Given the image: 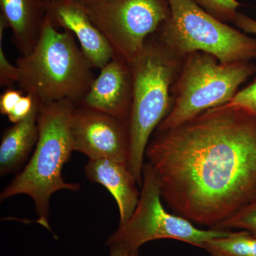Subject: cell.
<instances>
[{"mask_svg":"<svg viewBox=\"0 0 256 256\" xmlns=\"http://www.w3.org/2000/svg\"><path fill=\"white\" fill-rule=\"evenodd\" d=\"M146 158L174 214L214 228L256 192V116L227 102L156 129Z\"/></svg>","mask_w":256,"mask_h":256,"instance_id":"1","label":"cell"},{"mask_svg":"<svg viewBox=\"0 0 256 256\" xmlns=\"http://www.w3.org/2000/svg\"><path fill=\"white\" fill-rule=\"evenodd\" d=\"M184 60L170 50L156 32L129 62L133 92L128 165L140 188L146 146L171 110L173 86Z\"/></svg>","mask_w":256,"mask_h":256,"instance_id":"2","label":"cell"},{"mask_svg":"<svg viewBox=\"0 0 256 256\" xmlns=\"http://www.w3.org/2000/svg\"><path fill=\"white\" fill-rule=\"evenodd\" d=\"M76 106L69 100L40 104L38 138L33 156L0 195L1 202L18 194L31 197L38 216L37 223L50 230V196L60 190L80 188L78 184L66 182L62 174L74 151L72 117Z\"/></svg>","mask_w":256,"mask_h":256,"instance_id":"3","label":"cell"},{"mask_svg":"<svg viewBox=\"0 0 256 256\" xmlns=\"http://www.w3.org/2000/svg\"><path fill=\"white\" fill-rule=\"evenodd\" d=\"M18 84L40 104L62 100L82 102L95 77L92 64L70 32H60L46 18L35 48L16 60Z\"/></svg>","mask_w":256,"mask_h":256,"instance_id":"4","label":"cell"},{"mask_svg":"<svg viewBox=\"0 0 256 256\" xmlns=\"http://www.w3.org/2000/svg\"><path fill=\"white\" fill-rule=\"evenodd\" d=\"M256 72L250 62L222 64L206 52L190 54L173 86L171 110L156 129L176 127L204 111L230 102L239 86Z\"/></svg>","mask_w":256,"mask_h":256,"instance_id":"5","label":"cell"},{"mask_svg":"<svg viewBox=\"0 0 256 256\" xmlns=\"http://www.w3.org/2000/svg\"><path fill=\"white\" fill-rule=\"evenodd\" d=\"M170 16L156 33L181 58L195 52L222 64L256 60V38L212 16L193 0H168Z\"/></svg>","mask_w":256,"mask_h":256,"instance_id":"6","label":"cell"},{"mask_svg":"<svg viewBox=\"0 0 256 256\" xmlns=\"http://www.w3.org/2000/svg\"><path fill=\"white\" fill-rule=\"evenodd\" d=\"M140 194L130 218L107 239V246H117L139 255L140 248L159 239L180 240L203 248L213 238L228 236L233 230L197 228L191 222L170 214L162 203L161 192L150 165L144 163Z\"/></svg>","mask_w":256,"mask_h":256,"instance_id":"7","label":"cell"},{"mask_svg":"<svg viewBox=\"0 0 256 256\" xmlns=\"http://www.w3.org/2000/svg\"><path fill=\"white\" fill-rule=\"evenodd\" d=\"M79 2L108 42L114 56L128 63L141 50L146 38L156 33L170 16L168 0Z\"/></svg>","mask_w":256,"mask_h":256,"instance_id":"8","label":"cell"},{"mask_svg":"<svg viewBox=\"0 0 256 256\" xmlns=\"http://www.w3.org/2000/svg\"><path fill=\"white\" fill-rule=\"evenodd\" d=\"M74 151L89 160L108 159L127 163L129 124L99 111L76 106L72 117Z\"/></svg>","mask_w":256,"mask_h":256,"instance_id":"9","label":"cell"},{"mask_svg":"<svg viewBox=\"0 0 256 256\" xmlns=\"http://www.w3.org/2000/svg\"><path fill=\"white\" fill-rule=\"evenodd\" d=\"M133 82L129 63L114 56L100 68L78 106L104 112L129 124Z\"/></svg>","mask_w":256,"mask_h":256,"instance_id":"10","label":"cell"},{"mask_svg":"<svg viewBox=\"0 0 256 256\" xmlns=\"http://www.w3.org/2000/svg\"><path fill=\"white\" fill-rule=\"evenodd\" d=\"M46 16L57 28L73 34L94 68H101L114 54L108 42L77 0H45Z\"/></svg>","mask_w":256,"mask_h":256,"instance_id":"11","label":"cell"},{"mask_svg":"<svg viewBox=\"0 0 256 256\" xmlns=\"http://www.w3.org/2000/svg\"><path fill=\"white\" fill-rule=\"evenodd\" d=\"M85 172L90 181L100 184L114 196L118 207L120 224L127 222L136 210L140 194L127 163L108 159L89 160Z\"/></svg>","mask_w":256,"mask_h":256,"instance_id":"12","label":"cell"},{"mask_svg":"<svg viewBox=\"0 0 256 256\" xmlns=\"http://www.w3.org/2000/svg\"><path fill=\"white\" fill-rule=\"evenodd\" d=\"M0 9L15 46L21 56L28 54L36 46L46 20L45 0H0Z\"/></svg>","mask_w":256,"mask_h":256,"instance_id":"13","label":"cell"},{"mask_svg":"<svg viewBox=\"0 0 256 256\" xmlns=\"http://www.w3.org/2000/svg\"><path fill=\"white\" fill-rule=\"evenodd\" d=\"M40 104L26 119L14 124L3 134L0 144V174L2 176L18 169L28 158L38 138V117Z\"/></svg>","mask_w":256,"mask_h":256,"instance_id":"14","label":"cell"},{"mask_svg":"<svg viewBox=\"0 0 256 256\" xmlns=\"http://www.w3.org/2000/svg\"><path fill=\"white\" fill-rule=\"evenodd\" d=\"M203 248L212 256H256V236L246 230L232 232L208 240Z\"/></svg>","mask_w":256,"mask_h":256,"instance_id":"15","label":"cell"},{"mask_svg":"<svg viewBox=\"0 0 256 256\" xmlns=\"http://www.w3.org/2000/svg\"><path fill=\"white\" fill-rule=\"evenodd\" d=\"M220 230H246L256 236V200L247 204L236 213L218 224L215 228Z\"/></svg>","mask_w":256,"mask_h":256,"instance_id":"16","label":"cell"},{"mask_svg":"<svg viewBox=\"0 0 256 256\" xmlns=\"http://www.w3.org/2000/svg\"><path fill=\"white\" fill-rule=\"evenodd\" d=\"M212 16L224 22H235L240 6L237 0H193Z\"/></svg>","mask_w":256,"mask_h":256,"instance_id":"17","label":"cell"},{"mask_svg":"<svg viewBox=\"0 0 256 256\" xmlns=\"http://www.w3.org/2000/svg\"><path fill=\"white\" fill-rule=\"evenodd\" d=\"M8 24L2 16H0V86L1 87L12 86L18 84L20 79V70L18 66L10 63L6 58L2 48V36Z\"/></svg>","mask_w":256,"mask_h":256,"instance_id":"18","label":"cell"},{"mask_svg":"<svg viewBox=\"0 0 256 256\" xmlns=\"http://www.w3.org/2000/svg\"><path fill=\"white\" fill-rule=\"evenodd\" d=\"M229 102L244 108L256 116V80L237 92Z\"/></svg>","mask_w":256,"mask_h":256,"instance_id":"19","label":"cell"},{"mask_svg":"<svg viewBox=\"0 0 256 256\" xmlns=\"http://www.w3.org/2000/svg\"><path fill=\"white\" fill-rule=\"evenodd\" d=\"M34 104V98L30 94H24L18 101L13 110L8 114V119L14 124L21 122L31 114Z\"/></svg>","mask_w":256,"mask_h":256,"instance_id":"20","label":"cell"},{"mask_svg":"<svg viewBox=\"0 0 256 256\" xmlns=\"http://www.w3.org/2000/svg\"><path fill=\"white\" fill-rule=\"evenodd\" d=\"M24 95L22 90H16L12 88H8L0 97V112L8 116L13 110L22 96Z\"/></svg>","mask_w":256,"mask_h":256,"instance_id":"21","label":"cell"},{"mask_svg":"<svg viewBox=\"0 0 256 256\" xmlns=\"http://www.w3.org/2000/svg\"><path fill=\"white\" fill-rule=\"evenodd\" d=\"M234 24L246 33L254 34L256 35V21L254 18L242 13H238Z\"/></svg>","mask_w":256,"mask_h":256,"instance_id":"22","label":"cell"},{"mask_svg":"<svg viewBox=\"0 0 256 256\" xmlns=\"http://www.w3.org/2000/svg\"><path fill=\"white\" fill-rule=\"evenodd\" d=\"M139 256V255L128 252L122 248L114 246L110 247V256Z\"/></svg>","mask_w":256,"mask_h":256,"instance_id":"23","label":"cell"},{"mask_svg":"<svg viewBox=\"0 0 256 256\" xmlns=\"http://www.w3.org/2000/svg\"><path fill=\"white\" fill-rule=\"evenodd\" d=\"M78 2H85L92 1V0H78Z\"/></svg>","mask_w":256,"mask_h":256,"instance_id":"24","label":"cell"},{"mask_svg":"<svg viewBox=\"0 0 256 256\" xmlns=\"http://www.w3.org/2000/svg\"><path fill=\"white\" fill-rule=\"evenodd\" d=\"M254 200H256V192L255 196H254Z\"/></svg>","mask_w":256,"mask_h":256,"instance_id":"25","label":"cell"}]
</instances>
